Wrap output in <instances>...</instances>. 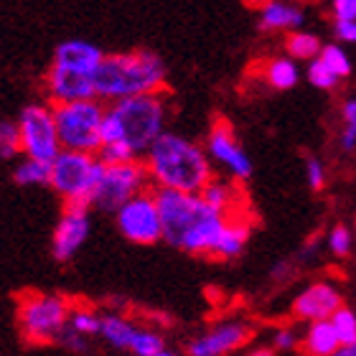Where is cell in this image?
Returning a JSON list of instances; mask_svg holds the SVG:
<instances>
[{
  "instance_id": "42",
  "label": "cell",
  "mask_w": 356,
  "mask_h": 356,
  "mask_svg": "<svg viewBox=\"0 0 356 356\" xmlns=\"http://www.w3.org/2000/svg\"><path fill=\"white\" fill-rule=\"evenodd\" d=\"M158 356H178V354H173V351H161Z\"/></svg>"
},
{
  "instance_id": "36",
  "label": "cell",
  "mask_w": 356,
  "mask_h": 356,
  "mask_svg": "<svg viewBox=\"0 0 356 356\" xmlns=\"http://www.w3.org/2000/svg\"><path fill=\"white\" fill-rule=\"evenodd\" d=\"M296 334L290 331V328H280L277 334H275V349H280V351H288L296 346Z\"/></svg>"
},
{
  "instance_id": "19",
  "label": "cell",
  "mask_w": 356,
  "mask_h": 356,
  "mask_svg": "<svg viewBox=\"0 0 356 356\" xmlns=\"http://www.w3.org/2000/svg\"><path fill=\"white\" fill-rule=\"evenodd\" d=\"M247 239H250V224L245 219H229L227 229L222 232L219 237V245L214 250V257H222V260H232V257H239L242 250H245Z\"/></svg>"
},
{
  "instance_id": "31",
  "label": "cell",
  "mask_w": 356,
  "mask_h": 356,
  "mask_svg": "<svg viewBox=\"0 0 356 356\" xmlns=\"http://www.w3.org/2000/svg\"><path fill=\"white\" fill-rule=\"evenodd\" d=\"M328 250L339 257H346L351 252V232L343 224H336L331 234H328Z\"/></svg>"
},
{
  "instance_id": "2",
  "label": "cell",
  "mask_w": 356,
  "mask_h": 356,
  "mask_svg": "<svg viewBox=\"0 0 356 356\" xmlns=\"http://www.w3.org/2000/svg\"><path fill=\"white\" fill-rule=\"evenodd\" d=\"M145 165L158 188L181 193H201L211 181V163L207 150L176 133H163L148 150Z\"/></svg>"
},
{
  "instance_id": "30",
  "label": "cell",
  "mask_w": 356,
  "mask_h": 356,
  "mask_svg": "<svg viewBox=\"0 0 356 356\" xmlns=\"http://www.w3.org/2000/svg\"><path fill=\"white\" fill-rule=\"evenodd\" d=\"M69 326L74 328L79 336H92V334H99L102 318H97L92 311H74L69 316Z\"/></svg>"
},
{
  "instance_id": "27",
  "label": "cell",
  "mask_w": 356,
  "mask_h": 356,
  "mask_svg": "<svg viewBox=\"0 0 356 356\" xmlns=\"http://www.w3.org/2000/svg\"><path fill=\"white\" fill-rule=\"evenodd\" d=\"M331 326H334L341 346H346V343H356V313L351 311V308H341L339 313H334Z\"/></svg>"
},
{
  "instance_id": "6",
  "label": "cell",
  "mask_w": 356,
  "mask_h": 356,
  "mask_svg": "<svg viewBox=\"0 0 356 356\" xmlns=\"http://www.w3.org/2000/svg\"><path fill=\"white\" fill-rule=\"evenodd\" d=\"M104 165L99 158L87 156V153H72L61 150L59 158L51 163V186L59 191L67 204H79V207H95V188L102 178Z\"/></svg>"
},
{
  "instance_id": "8",
  "label": "cell",
  "mask_w": 356,
  "mask_h": 356,
  "mask_svg": "<svg viewBox=\"0 0 356 356\" xmlns=\"http://www.w3.org/2000/svg\"><path fill=\"white\" fill-rule=\"evenodd\" d=\"M18 130H21L23 153L31 161L41 163H54L61 153L59 130L54 120V107L49 104H29L21 110L18 118Z\"/></svg>"
},
{
  "instance_id": "28",
  "label": "cell",
  "mask_w": 356,
  "mask_h": 356,
  "mask_svg": "<svg viewBox=\"0 0 356 356\" xmlns=\"http://www.w3.org/2000/svg\"><path fill=\"white\" fill-rule=\"evenodd\" d=\"M97 158H99V163H104V165H122V163L138 161V153H135L127 143H112V145H102Z\"/></svg>"
},
{
  "instance_id": "34",
  "label": "cell",
  "mask_w": 356,
  "mask_h": 356,
  "mask_svg": "<svg viewBox=\"0 0 356 356\" xmlns=\"http://www.w3.org/2000/svg\"><path fill=\"white\" fill-rule=\"evenodd\" d=\"M334 18L336 23H356V0H336Z\"/></svg>"
},
{
  "instance_id": "1",
  "label": "cell",
  "mask_w": 356,
  "mask_h": 356,
  "mask_svg": "<svg viewBox=\"0 0 356 356\" xmlns=\"http://www.w3.org/2000/svg\"><path fill=\"white\" fill-rule=\"evenodd\" d=\"M156 201L168 245L191 254H214L219 237L229 224L227 214L209 207L201 193L156 188Z\"/></svg>"
},
{
  "instance_id": "26",
  "label": "cell",
  "mask_w": 356,
  "mask_h": 356,
  "mask_svg": "<svg viewBox=\"0 0 356 356\" xmlns=\"http://www.w3.org/2000/svg\"><path fill=\"white\" fill-rule=\"evenodd\" d=\"M321 64L331 72V74L336 76V79H343V76L351 74V61L349 56H346V51L343 49H339V46H323V51H321Z\"/></svg>"
},
{
  "instance_id": "25",
  "label": "cell",
  "mask_w": 356,
  "mask_h": 356,
  "mask_svg": "<svg viewBox=\"0 0 356 356\" xmlns=\"http://www.w3.org/2000/svg\"><path fill=\"white\" fill-rule=\"evenodd\" d=\"M18 153H23L18 122L0 120V161H10V158H15Z\"/></svg>"
},
{
  "instance_id": "20",
  "label": "cell",
  "mask_w": 356,
  "mask_h": 356,
  "mask_svg": "<svg viewBox=\"0 0 356 356\" xmlns=\"http://www.w3.org/2000/svg\"><path fill=\"white\" fill-rule=\"evenodd\" d=\"M201 199L207 201L211 209H216V211L229 214V211H234L237 201H242V191H239V186L232 184V181L214 178V181L201 191Z\"/></svg>"
},
{
  "instance_id": "29",
  "label": "cell",
  "mask_w": 356,
  "mask_h": 356,
  "mask_svg": "<svg viewBox=\"0 0 356 356\" xmlns=\"http://www.w3.org/2000/svg\"><path fill=\"white\" fill-rule=\"evenodd\" d=\"M130 351H133L135 356H158L161 351H165V343L156 331L140 328V334H138V339H135L133 349Z\"/></svg>"
},
{
  "instance_id": "14",
  "label": "cell",
  "mask_w": 356,
  "mask_h": 356,
  "mask_svg": "<svg viewBox=\"0 0 356 356\" xmlns=\"http://www.w3.org/2000/svg\"><path fill=\"white\" fill-rule=\"evenodd\" d=\"M343 308L341 293L331 282H313L311 288H305L300 296L293 300V313L296 318L318 323V321H331L334 313Z\"/></svg>"
},
{
  "instance_id": "33",
  "label": "cell",
  "mask_w": 356,
  "mask_h": 356,
  "mask_svg": "<svg viewBox=\"0 0 356 356\" xmlns=\"http://www.w3.org/2000/svg\"><path fill=\"white\" fill-rule=\"evenodd\" d=\"M305 178H308V186H311L313 191H321L326 186V168H323L318 158H308L305 161Z\"/></svg>"
},
{
  "instance_id": "15",
  "label": "cell",
  "mask_w": 356,
  "mask_h": 356,
  "mask_svg": "<svg viewBox=\"0 0 356 356\" xmlns=\"http://www.w3.org/2000/svg\"><path fill=\"white\" fill-rule=\"evenodd\" d=\"M250 326L245 323H237V321H229V323H222V326H214L211 331H207L204 336L193 339L188 343V354L191 356H224L229 351L239 349L250 341Z\"/></svg>"
},
{
  "instance_id": "13",
  "label": "cell",
  "mask_w": 356,
  "mask_h": 356,
  "mask_svg": "<svg viewBox=\"0 0 356 356\" xmlns=\"http://www.w3.org/2000/svg\"><path fill=\"white\" fill-rule=\"evenodd\" d=\"M46 92H49V99L54 102V107L56 104L97 99L92 74H84V72H76V69L69 67H59V64H51V69H49Z\"/></svg>"
},
{
  "instance_id": "40",
  "label": "cell",
  "mask_w": 356,
  "mask_h": 356,
  "mask_svg": "<svg viewBox=\"0 0 356 356\" xmlns=\"http://www.w3.org/2000/svg\"><path fill=\"white\" fill-rule=\"evenodd\" d=\"M334 356H356V343H346V346H341Z\"/></svg>"
},
{
  "instance_id": "41",
  "label": "cell",
  "mask_w": 356,
  "mask_h": 356,
  "mask_svg": "<svg viewBox=\"0 0 356 356\" xmlns=\"http://www.w3.org/2000/svg\"><path fill=\"white\" fill-rule=\"evenodd\" d=\"M250 356H273V351H270V349H257V351H252Z\"/></svg>"
},
{
  "instance_id": "11",
  "label": "cell",
  "mask_w": 356,
  "mask_h": 356,
  "mask_svg": "<svg viewBox=\"0 0 356 356\" xmlns=\"http://www.w3.org/2000/svg\"><path fill=\"white\" fill-rule=\"evenodd\" d=\"M207 150H209V156L214 158L216 163H222L234 178L252 176V158L247 156L245 148L239 145L229 122L216 120L214 127H211V133H209Z\"/></svg>"
},
{
  "instance_id": "38",
  "label": "cell",
  "mask_w": 356,
  "mask_h": 356,
  "mask_svg": "<svg viewBox=\"0 0 356 356\" xmlns=\"http://www.w3.org/2000/svg\"><path fill=\"white\" fill-rule=\"evenodd\" d=\"M343 122H346V127H351V130H356V97L354 99H346L343 102Z\"/></svg>"
},
{
  "instance_id": "17",
  "label": "cell",
  "mask_w": 356,
  "mask_h": 356,
  "mask_svg": "<svg viewBox=\"0 0 356 356\" xmlns=\"http://www.w3.org/2000/svg\"><path fill=\"white\" fill-rule=\"evenodd\" d=\"M305 15L298 6L290 3H265L260 10V29L262 31H298L303 26Z\"/></svg>"
},
{
  "instance_id": "32",
  "label": "cell",
  "mask_w": 356,
  "mask_h": 356,
  "mask_svg": "<svg viewBox=\"0 0 356 356\" xmlns=\"http://www.w3.org/2000/svg\"><path fill=\"white\" fill-rule=\"evenodd\" d=\"M308 82L318 89H334L336 84H339V79H336V76L331 74L323 64H321V59H316V61L308 64Z\"/></svg>"
},
{
  "instance_id": "9",
  "label": "cell",
  "mask_w": 356,
  "mask_h": 356,
  "mask_svg": "<svg viewBox=\"0 0 356 356\" xmlns=\"http://www.w3.org/2000/svg\"><path fill=\"white\" fill-rule=\"evenodd\" d=\"M148 178H150L148 165L138 163V161L122 163V165H104L102 178H99V184H97V188H95L92 204L99 207L102 211H115V214H118L127 201L145 191Z\"/></svg>"
},
{
  "instance_id": "10",
  "label": "cell",
  "mask_w": 356,
  "mask_h": 356,
  "mask_svg": "<svg viewBox=\"0 0 356 356\" xmlns=\"http://www.w3.org/2000/svg\"><path fill=\"white\" fill-rule=\"evenodd\" d=\"M118 229L135 245H156L158 239H163V222L156 193L143 191L127 201L118 211Z\"/></svg>"
},
{
  "instance_id": "21",
  "label": "cell",
  "mask_w": 356,
  "mask_h": 356,
  "mask_svg": "<svg viewBox=\"0 0 356 356\" xmlns=\"http://www.w3.org/2000/svg\"><path fill=\"white\" fill-rule=\"evenodd\" d=\"M99 334H102L104 341H110L115 349L130 351L135 339H138V334H140V328L135 326V323H130L127 318H122V316H104Z\"/></svg>"
},
{
  "instance_id": "12",
  "label": "cell",
  "mask_w": 356,
  "mask_h": 356,
  "mask_svg": "<svg viewBox=\"0 0 356 356\" xmlns=\"http://www.w3.org/2000/svg\"><path fill=\"white\" fill-rule=\"evenodd\" d=\"M89 209L79 204H67L61 214L56 232H54V257L59 262H67L74 257V252L87 242L89 237Z\"/></svg>"
},
{
  "instance_id": "23",
  "label": "cell",
  "mask_w": 356,
  "mask_h": 356,
  "mask_svg": "<svg viewBox=\"0 0 356 356\" xmlns=\"http://www.w3.org/2000/svg\"><path fill=\"white\" fill-rule=\"evenodd\" d=\"M285 49H288L290 59H305V61H316L323 51L321 46V38L316 33H305V31H293L285 36Z\"/></svg>"
},
{
  "instance_id": "16",
  "label": "cell",
  "mask_w": 356,
  "mask_h": 356,
  "mask_svg": "<svg viewBox=\"0 0 356 356\" xmlns=\"http://www.w3.org/2000/svg\"><path fill=\"white\" fill-rule=\"evenodd\" d=\"M104 54L99 46L82 41V38H72V41H64V44L56 46L54 51V64L59 67H69L76 69V72H84V74L95 76L97 67L102 64Z\"/></svg>"
},
{
  "instance_id": "5",
  "label": "cell",
  "mask_w": 356,
  "mask_h": 356,
  "mask_svg": "<svg viewBox=\"0 0 356 356\" xmlns=\"http://www.w3.org/2000/svg\"><path fill=\"white\" fill-rule=\"evenodd\" d=\"M104 107L97 99L69 102L54 107V120L59 130L61 150L95 156L102 148V120Z\"/></svg>"
},
{
  "instance_id": "18",
  "label": "cell",
  "mask_w": 356,
  "mask_h": 356,
  "mask_svg": "<svg viewBox=\"0 0 356 356\" xmlns=\"http://www.w3.org/2000/svg\"><path fill=\"white\" fill-rule=\"evenodd\" d=\"M305 356H334L341 349V341L336 336L331 321H318V323H308V331L303 336Z\"/></svg>"
},
{
  "instance_id": "24",
  "label": "cell",
  "mask_w": 356,
  "mask_h": 356,
  "mask_svg": "<svg viewBox=\"0 0 356 356\" xmlns=\"http://www.w3.org/2000/svg\"><path fill=\"white\" fill-rule=\"evenodd\" d=\"M15 184L21 186H41L51 184V163H41V161H31L26 158L18 171H15Z\"/></svg>"
},
{
  "instance_id": "22",
  "label": "cell",
  "mask_w": 356,
  "mask_h": 356,
  "mask_svg": "<svg viewBox=\"0 0 356 356\" xmlns=\"http://www.w3.org/2000/svg\"><path fill=\"white\" fill-rule=\"evenodd\" d=\"M262 76H265V82L270 84L273 89H293L300 79V72H298L296 61L288 59V56H277V59H270L262 69Z\"/></svg>"
},
{
  "instance_id": "3",
  "label": "cell",
  "mask_w": 356,
  "mask_h": 356,
  "mask_svg": "<svg viewBox=\"0 0 356 356\" xmlns=\"http://www.w3.org/2000/svg\"><path fill=\"white\" fill-rule=\"evenodd\" d=\"M92 82H95V95L99 99H112V102L153 95V92H163L165 64L158 54L145 51V49L107 54L102 64L97 67Z\"/></svg>"
},
{
  "instance_id": "35",
  "label": "cell",
  "mask_w": 356,
  "mask_h": 356,
  "mask_svg": "<svg viewBox=\"0 0 356 356\" xmlns=\"http://www.w3.org/2000/svg\"><path fill=\"white\" fill-rule=\"evenodd\" d=\"M59 343L64 346V349L69 351H82L84 349V336H79L72 326H67L64 331H61L59 336Z\"/></svg>"
},
{
  "instance_id": "4",
  "label": "cell",
  "mask_w": 356,
  "mask_h": 356,
  "mask_svg": "<svg viewBox=\"0 0 356 356\" xmlns=\"http://www.w3.org/2000/svg\"><path fill=\"white\" fill-rule=\"evenodd\" d=\"M110 115L118 120L122 143L140 156L156 145V140L165 133V95L153 92V95L130 97L120 99L110 107Z\"/></svg>"
},
{
  "instance_id": "39",
  "label": "cell",
  "mask_w": 356,
  "mask_h": 356,
  "mask_svg": "<svg viewBox=\"0 0 356 356\" xmlns=\"http://www.w3.org/2000/svg\"><path fill=\"white\" fill-rule=\"evenodd\" d=\"M341 148L343 150H354L356 148V130H351V127H343V133H341Z\"/></svg>"
},
{
  "instance_id": "7",
  "label": "cell",
  "mask_w": 356,
  "mask_h": 356,
  "mask_svg": "<svg viewBox=\"0 0 356 356\" xmlns=\"http://www.w3.org/2000/svg\"><path fill=\"white\" fill-rule=\"evenodd\" d=\"M21 331L31 343L59 341L61 331L69 326V305L59 296L33 293L26 296L18 305Z\"/></svg>"
},
{
  "instance_id": "37",
  "label": "cell",
  "mask_w": 356,
  "mask_h": 356,
  "mask_svg": "<svg viewBox=\"0 0 356 356\" xmlns=\"http://www.w3.org/2000/svg\"><path fill=\"white\" fill-rule=\"evenodd\" d=\"M336 36L346 41V44H356V23H336Z\"/></svg>"
}]
</instances>
